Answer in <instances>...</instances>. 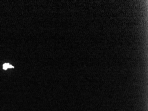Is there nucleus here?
Masks as SVG:
<instances>
[{
  "label": "nucleus",
  "mask_w": 148,
  "mask_h": 111,
  "mask_svg": "<svg viewBox=\"0 0 148 111\" xmlns=\"http://www.w3.org/2000/svg\"><path fill=\"white\" fill-rule=\"evenodd\" d=\"M13 68L14 67L12 66L11 65H10L8 63H5L3 65V69H4V70H6L8 68Z\"/></svg>",
  "instance_id": "1"
}]
</instances>
